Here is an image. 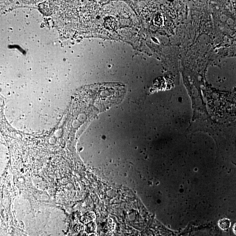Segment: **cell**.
<instances>
[{"label":"cell","mask_w":236,"mask_h":236,"mask_svg":"<svg viewBox=\"0 0 236 236\" xmlns=\"http://www.w3.org/2000/svg\"><path fill=\"white\" fill-rule=\"evenodd\" d=\"M218 224L219 227L222 230H227L230 227L231 222L229 219L223 218L219 220Z\"/></svg>","instance_id":"cell-3"},{"label":"cell","mask_w":236,"mask_h":236,"mask_svg":"<svg viewBox=\"0 0 236 236\" xmlns=\"http://www.w3.org/2000/svg\"><path fill=\"white\" fill-rule=\"evenodd\" d=\"M82 212L80 211L77 210L73 212L72 215L73 219L74 221H78L80 220L82 216Z\"/></svg>","instance_id":"cell-6"},{"label":"cell","mask_w":236,"mask_h":236,"mask_svg":"<svg viewBox=\"0 0 236 236\" xmlns=\"http://www.w3.org/2000/svg\"><path fill=\"white\" fill-rule=\"evenodd\" d=\"M116 228V224L112 219L109 218L106 219L104 227L103 230L106 233H110L113 232Z\"/></svg>","instance_id":"cell-2"},{"label":"cell","mask_w":236,"mask_h":236,"mask_svg":"<svg viewBox=\"0 0 236 236\" xmlns=\"http://www.w3.org/2000/svg\"><path fill=\"white\" fill-rule=\"evenodd\" d=\"M154 21H155V23L156 25H158V26L162 25L163 20H162V16L160 14L155 17Z\"/></svg>","instance_id":"cell-7"},{"label":"cell","mask_w":236,"mask_h":236,"mask_svg":"<svg viewBox=\"0 0 236 236\" xmlns=\"http://www.w3.org/2000/svg\"><path fill=\"white\" fill-rule=\"evenodd\" d=\"M96 230H97V225L94 221H92V222L86 224L85 230V231H86L88 234L95 233Z\"/></svg>","instance_id":"cell-4"},{"label":"cell","mask_w":236,"mask_h":236,"mask_svg":"<svg viewBox=\"0 0 236 236\" xmlns=\"http://www.w3.org/2000/svg\"><path fill=\"white\" fill-rule=\"evenodd\" d=\"M233 230L235 235H236V223L233 226Z\"/></svg>","instance_id":"cell-9"},{"label":"cell","mask_w":236,"mask_h":236,"mask_svg":"<svg viewBox=\"0 0 236 236\" xmlns=\"http://www.w3.org/2000/svg\"><path fill=\"white\" fill-rule=\"evenodd\" d=\"M89 236H98L97 235V234L95 233H91V234H90V235H89Z\"/></svg>","instance_id":"cell-10"},{"label":"cell","mask_w":236,"mask_h":236,"mask_svg":"<svg viewBox=\"0 0 236 236\" xmlns=\"http://www.w3.org/2000/svg\"><path fill=\"white\" fill-rule=\"evenodd\" d=\"M78 236H89V235L86 231H83L78 233Z\"/></svg>","instance_id":"cell-8"},{"label":"cell","mask_w":236,"mask_h":236,"mask_svg":"<svg viewBox=\"0 0 236 236\" xmlns=\"http://www.w3.org/2000/svg\"><path fill=\"white\" fill-rule=\"evenodd\" d=\"M73 230L76 233H79L85 230V227L82 223H77L73 226Z\"/></svg>","instance_id":"cell-5"},{"label":"cell","mask_w":236,"mask_h":236,"mask_svg":"<svg viewBox=\"0 0 236 236\" xmlns=\"http://www.w3.org/2000/svg\"><path fill=\"white\" fill-rule=\"evenodd\" d=\"M96 219V215L94 212L89 211L82 215L81 218V223L83 224H88L89 223L94 221Z\"/></svg>","instance_id":"cell-1"}]
</instances>
